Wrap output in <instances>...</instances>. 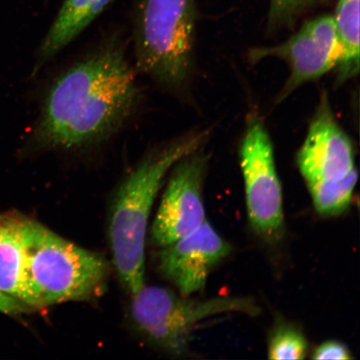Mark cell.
Listing matches in <instances>:
<instances>
[{
    "label": "cell",
    "instance_id": "1",
    "mask_svg": "<svg viewBox=\"0 0 360 360\" xmlns=\"http://www.w3.org/2000/svg\"><path fill=\"white\" fill-rule=\"evenodd\" d=\"M136 72L120 34H112L58 74L44 90L20 159L44 153L79 154L115 136L141 101Z\"/></svg>",
    "mask_w": 360,
    "mask_h": 360
},
{
    "label": "cell",
    "instance_id": "2",
    "mask_svg": "<svg viewBox=\"0 0 360 360\" xmlns=\"http://www.w3.org/2000/svg\"><path fill=\"white\" fill-rule=\"evenodd\" d=\"M210 136V129H193L148 148L117 186L108 235L116 272L130 295L146 285L148 222L166 177L182 158L205 147Z\"/></svg>",
    "mask_w": 360,
    "mask_h": 360
},
{
    "label": "cell",
    "instance_id": "3",
    "mask_svg": "<svg viewBox=\"0 0 360 360\" xmlns=\"http://www.w3.org/2000/svg\"><path fill=\"white\" fill-rule=\"evenodd\" d=\"M27 305L30 308L89 300L105 291L110 266L101 255L22 216Z\"/></svg>",
    "mask_w": 360,
    "mask_h": 360
},
{
    "label": "cell",
    "instance_id": "4",
    "mask_svg": "<svg viewBox=\"0 0 360 360\" xmlns=\"http://www.w3.org/2000/svg\"><path fill=\"white\" fill-rule=\"evenodd\" d=\"M131 15L135 70L183 96L195 70L196 0H134Z\"/></svg>",
    "mask_w": 360,
    "mask_h": 360
},
{
    "label": "cell",
    "instance_id": "5",
    "mask_svg": "<svg viewBox=\"0 0 360 360\" xmlns=\"http://www.w3.org/2000/svg\"><path fill=\"white\" fill-rule=\"evenodd\" d=\"M259 314V306L245 297L191 300L160 286L143 285L132 295L129 318L138 334L164 352H186L195 328L206 319L225 314Z\"/></svg>",
    "mask_w": 360,
    "mask_h": 360
},
{
    "label": "cell",
    "instance_id": "6",
    "mask_svg": "<svg viewBox=\"0 0 360 360\" xmlns=\"http://www.w3.org/2000/svg\"><path fill=\"white\" fill-rule=\"evenodd\" d=\"M238 154L252 227L266 240H276L285 221L282 187L271 139L257 112L247 117Z\"/></svg>",
    "mask_w": 360,
    "mask_h": 360
},
{
    "label": "cell",
    "instance_id": "7",
    "mask_svg": "<svg viewBox=\"0 0 360 360\" xmlns=\"http://www.w3.org/2000/svg\"><path fill=\"white\" fill-rule=\"evenodd\" d=\"M342 56V46L333 15L306 22L298 32L273 47L251 49L249 60L259 62L266 58L285 61L290 76L276 98L281 103L303 84L316 80L335 69Z\"/></svg>",
    "mask_w": 360,
    "mask_h": 360
},
{
    "label": "cell",
    "instance_id": "8",
    "mask_svg": "<svg viewBox=\"0 0 360 360\" xmlns=\"http://www.w3.org/2000/svg\"><path fill=\"white\" fill-rule=\"evenodd\" d=\"M210 155L205 147L182 158L169 171L151 228V242L167 246L190 235L206 221L202 187Z\"/></svg>",
    "mask_w": 360,
    "mask_h": 360
},
{
    "label": "cell",
    "instance_id": "9",
    "mask_svg": "<svg viewBox=\"0 0 360 360\" xmlns=\"http://www.w3.org/2000/svg\"><path fill=\"white\" fill-rule=\"evenodd\" d=\"M160 249L158 268L162 276L179 295L190 297L205 289L211 271L231 253V246L205 221L190 235Z\"/></svg>",
    "mask_w": 360,
    "mask_h": 360
},
{
    "label": "cell",
    "instance_id": "10",
    "mask_svg": "<svg viewBox=\"0 0 360 360\" xmlns=\"http://www.w3.org/2000/svg\"><path fill=\"white\" fill-rule=\"evenodd\" d=\"M306 183L344 178L354 168L352 141L340 127L326 93L297 155Z\"/></svg>",
    "mask_w": 360,
    "mask_h": 360
},
{
    "label": "cell",
    "instance_id": "11",
    "mask_svg": "<svg viewBox=\"0 0 360 360\" xmlns=\"http://www.w3.org/2000/svg\"><path fill=\"white\" fill-rule=\"evenodd\" d=\"M115 0H64L36 52L31 77L77 39Z\"/></svg>",
    "mask_w": 360,
    "mask_h": 360
},
{
    "label": "cell",
    "instance_id": "12",
    "mask_svg": "<svg viewBox=\"0 0 360 360\" xmlns=\"http://www.w3.org/2000/svg\"><path fill=\"white\" fill-rule=\"evenodd\" d=\"M22 216L0 214V291L27 305Z\"/></svg>",
    "mask_w": 360,
    "mask_h": 360
},
{
    "label": "cell",
    "instance_id": "13",
    "mask_svg": "<svg viewBox=\"0 0 360 360\" xmlns=\"http://www.w3.org/2000/svg\"><path fill=\"white\" fill-rule=\"evenodd\" d=\"M359 1L338 0L334 18L342 46L337 75L349 79L359 73Z\"/></svg>",
    "mask_w": 360,
    "mask_h": 360
},
{
    "label": "cell",
    "instance_id": "14",
    "mask_svg": "<svg viewBox=\"0 0 360 360\" xmlns=\"http://www.w3.org/2000/svg\"><path fill=\"white\" fill-rule=\"evenodd\" d=\"M358 179L354 169L344 178L307 183L315 210L323 216H336L349 208Z\"/></svg>",
    "mask_w": 360,
    "mask_h": 360
},
{
    "label": "cell",
    "instance_id": "15",
    "mask_svg": "<svg viewBox=\"0 0 360 360\" xmlns=\"http://www.w3.org/2000/svg\"><path fill=\"white\" fill-rule=\"evenodd\" d=\"M307 351V341L295 327L280 325L269 338L268 354L270 359H304Z\"/></svg>",
    "mask_w": 360,
    "mask_h": 360
},
{
    "label": "cell",
    "instance_id": "16",
    "mask_svg": "<svg viewBox=\"0 0 360 360\" xmlns=\"http://www.w3.org/2000/svg\"><path fill=\"white\" fill-rule=\"evenodd\" d=\"M325 0H270L268 12V30L289 29L304 13Z\"/></svg>",
    "mask_w": 360,
    "mask_h": 360
},
{
    "label": "cell",
    "instance_id": "17",
    "mask_svg": "<svg viewBox=\"0 0 360 360\" xmlns=\"http://www.w3.org/2000/svg\"><path fill=\"white\" fill-rule=\"evenodd\" d=\"M313 359L318 360H346L352 359L353 356L351 355L349 349L340 342L327 341L314 350Z\"/></svg>",
    "mask_w": 360,
    "mask_h": 360
},
{
    "label": "cell",
    "instance_id": "18",
    "mask_svg": "<svg viewBox=\"0 0 360 360\" xmlns=\"http://www.w3.org/2000/svg\"><path fill=\"white\" fill-rule=\"evenodd\" d=\"M30 308L13 297L0 291V312L16 315L28 311Z\"/></svg>",
    "mask_w": 360,
    "mask_h": 360
}]
</instances>
